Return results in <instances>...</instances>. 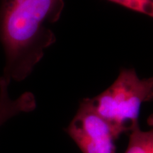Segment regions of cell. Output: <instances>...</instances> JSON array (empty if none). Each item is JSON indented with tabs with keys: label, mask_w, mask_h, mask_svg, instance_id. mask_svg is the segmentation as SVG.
<instances>
[{
	"label": "cell",
	"mask_w": 153,
	"mask_h": 153,
	"mask_svg": "<svg viewBox=\"0 0 153 153\" xmlns=\"http://www.w3.org/2000/svg\"><path fill=\"white\" fill-rule=\"evenodd\" d=\"M117 4L137 11L141 14L152 16L153 0H108Z\"/></svg>",
	"instance_id": "cell-6"
},
{
	"label": "cell",
	"mask_w": 153,
	"mask_h": 153,
	"mask_svg": "<svg viewBox=\"0 0 153 153\" xmlns=\"http://www.w3.org/2000/svg\"><path fill=\"white\" fill-rule=\"evenodd\" d=\"M64 0H1L0 42L5 54L1 76L10 84L27 78L55 43L50 25L60 18Z\"/></svg>",
	"instance_id": "cell-1"
},
{
	"label": "cell",
	"mask_w": 153,
	"mask_h": 153,
	"mask_svg": "<svg viewBox=\"0 0 153 153\" xmlns=\"http://www.w3.org/2000/svg\"><path fill=\"white\" fill-rule=\"evenodd\" d=\"M152 98V78L141 79L134 69L123 68L109 87L88 99L95 111L120 137L140 126L142 105Z\"/></svg>",
	"instance_id": "cell-2"
},
{
	"label": "cell",
	"mask_w": 153,
	"mask_h": 153,
	"mask_svg": "<svg viewBox=\"0 0 153 153\" xmlns=\"http://www.w3.org/2000/svg\"><path fill=\"white\" fill-rule=\"evenodd\" d=\"M66 132L82 153H116L119 136L95 111L88 98L80 102Z\"/></svg>",
	"instance_id": "cell-3"
},
{
	"label": "cell",
	"mask_w": 153,
	"mask_h": 153,
	"mask_svg": "<svg viewBox=\"0 0 153 153\" xmlns=\"http://www.w3.org/2000/svg\"><path fill=\"white\" fill-rule=\"evenodd\" d=\"M123 153H153V130L143 131L140 126L129 133L127 148Z\"/></svg>",
	"instance_id": "cell-5"
},
{
	"label": "cell",
	"mask_w": 153,
	"mask_h": 153,
	"mask_svg": "<svg viewBox=\"0 0 153 153\" xmlns=\"http://www.w3.org/2000/svg\"><path fill=\"white\" fill-rule=\"evenodd\" d=\"M9 84L0 77V127L7 120L22 113H27L34 110L36 101L34 95L30 92H25L14 99L9 94Z\"/></svg>",
	"instance_id": "cell-4"
}]
</instances>
